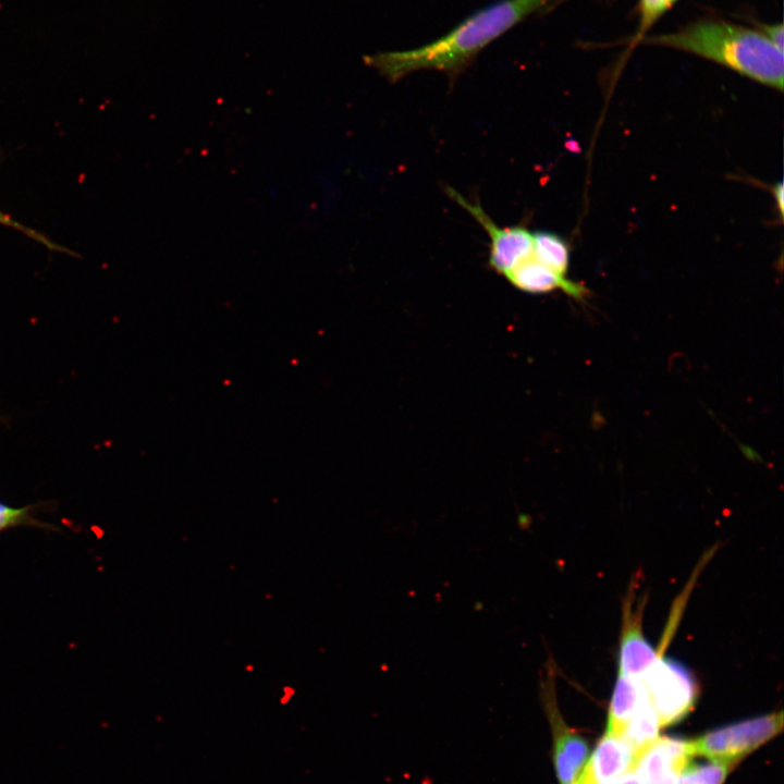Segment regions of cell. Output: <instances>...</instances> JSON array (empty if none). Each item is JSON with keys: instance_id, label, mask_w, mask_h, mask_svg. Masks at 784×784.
<instances>
[{"instance_id": "cell-15", "label": "cell", "mask_w": 784, "mask_h": 784, "mask_svg": "<svg viewBox=\"0 0 784 784\" xmlns=\"http://www.w3.org/2000/svg\"><path fill=\"white\" fill-rule=\"evenodd\" d=\"M30 506L15 507L0 502V531L34 523Z\"/></svg>"}, {"instance_id": "cell-19", "label": "cell", "mask_w": 784, "mask_h": 784, "mask_svg": "<svg viewBox=\"0 0 784 784\" xmlns=\"http://www.w3.org/2000/svg\"><path fill=\"white\" fill-rule=\"evenodd\" d=\"M609 784H644V783H642L641 779L639 777V775L637 774V772L634 769H632V770L623 773L622 775H620L618 777H616Z\"/></svg>"}, {"instance_id": "cell-4", "label": "cell", "mask_w": 784, "mask_h": 784, "mask_svg": "<svg viewBox=\"0 0 784 784\" xmlns=\"http://www.w3.org/2000/svg\"><path fill=\"white\" fill-rule=\"evenodd\" d=\"M660 726L681 721L695 706L697 682L681 662L661 654L639 679Z\"/></svg>"}, {"instance_id": "cell-16", "label": "cell", "mask_w": 784, "mask_h": 784, "mask_svg": "<svg viewBox=\"0 0 784 784\" xmlns=\"http://www.w3.org/2000/svg\"><path fill=\"white\" fill-rule=\"evenodd\" d=\"M672 0H640V23L638 37L652 25V23L671 5Z\"/></svg>"}, {"instance_id": "cell-11", "label": "cell", "mask_w": 784, "mask_h": 784, "mask_svg": "<svg viewBox=\"0 0 784 784\" xmlns=\"http://www.w3.org/2000/svg\"><path fill=\"white\" fill-rule=\"evenodd\" d=\"M646 698L644 686L639 679L617 673L609 707L605 733L622 737L628 721Z\"/></svg>"}, {"instance_id": "cell-18", "label": "cell", "mask_w": 784, "mask_h": 784, "mask_svg": "<svg viewBox=\"0 0 784 784\" xmlns=\"http://www.w3.org/2000/svg\"><path fill=\"white\" fill-rule=\"evenodd\" d=\"M771 44L783 50L784 30L782 24L760 25L759 30Z\"/></svg>"}, {"instance_id": "cell-2", "label": "cell", "mask_w": 784, "mask_h": 784, "mask_svg": "<svg viewBox=\"0 0 784 784\" xmlns=\"http://www.w3.org/2000/svg\"><path fill=\"white\" fill-rule=\"evenodd\" d=\"M650 44L688 51L775 89H783V50L759 30L723 21H701L676 33L648 37Z\"/></svg>"}, {"instance_id": "cell-17", "label": "cell", "mask_w": 784, "mask_h": 784, "mask_svg": "<svg viewBox=\"0 0 784 784\" xmlns=\"http://www.w3.org/2000/svg\"><path fill=\"white\" fill-rule=\"evenodd\" d=\"M0 223L3 224V225H5V226L15 229V230L24 233L26 236L32 237L33 240L41 243L42 245H45V246H46L47 248H49V249L59 250V252L65 250V249H63L62 247H60L59 245L52 243V242H51L50 240H48L45 235L36 232L35 230H33V229H30V228L25 226L24 224H22V223H20L19 221L14 220L13 218H11L10 216L5 215V213L2 212L1 210H0Z\"/></svg>"}, {"instance_id": "cell-7", "label": "cell", "mask_w": 784, "mask_h": 784, "mask_svg": "<svg viewBox=\"0 0 784 784\" xmlns=\"http://www.w3.org/2000/svg\"><path fill=\"white\" fill-rule=\"evenodd\" d=\"M691 758L687 740L658 737L637 756L634 770L644 784H676Z\"/></svg>"}, {"instance_id": "cell-8", "label": "cell", "mask_w": 784, "mask_h": 784, "mask_svg": "<svg viewBox=\"0 0 784 784\" xmlns=\"http://www.w3.org/2000/svg\"><path fill=\"white\" fill-rule=\"evenodd\" d=\"M623 613L617 673L640 679L662 651L652 647L644 635L641 605L632 611V600L628 599Z\"/></svg>"}, {"instance_id": "cell-5", "label": "cell", "mask_w": 784, "mask_h": 784, "mask_svg": "<svg viewBox=\"0 0 784 784\" xmlns=\"http://www.w3.org/2000/svg\"><path fill=\"white\" fill-rule=\"evenodd\" d=\"M539 688L552 734V761L558 782L573 784L586 763L588 745L562 716L556 699L555 665L551 659L546 663V673L540 678Z\"/></svg>"}, {"instance_id": "cell-14", "label": "cell", "mask_w": 784, "mask_h": 784, "mask_svg": "<svg viewBox=\"0 0 784 784\" xmlns=\"http://www.w3.org/2000/svg\"><path fill=\"white\" fill-rule=\"evenodd\" d=\"M727 763L712 762L701 767H687L676 784H723L731 768Z\"/></svg>"}, {"instance_id": "cell-13", "label": "cell", "mask_w": 784, "mask_h": 784, "mask_svg": "<svg viewBox=\"0 0 784 784\" xmlns=\"http://www.w3.org/2000/svg\"><path fill=\"white\" fill-rule=\"evenodd\" d=\"M660 727L659 719L646 698L628 721L622 737L633 747L637 758L659 737Z\"/></svg>"}, {"instance_id": "cell-10", "label": "cell", "mask_w": 784, "mask_h": 784, "mask_svg": "<svg viewBox=\"0 0 784 784\" xmlns=\"http://www.w3.org/2000/svg\"><path fill=\"white\" fill-rule=\"evenodd\" d=\"M505 278L514 287L532 294L562 290L567 295L579 299L585 296L586 292L583 285L556 273L532 256L518 264Z\"/></svg>"}, {"instance_id": "cell-1", "label": "cell", "mask_w": 784, "mask_h": 784, "mask_svg": "<svg viewBox=\"0 0 784 784\" xmlns=\"http://www.w3.org/2000/svg\"><path fill=\"white\" fill-rule=\"evenodd\" d=\"M554 1L501 0L471 14L432 42L367 56L365 62L392 83L421 70L441 71L455 79L489 44Z\"/></svg>"}, {"instance_id": "cell-3", "label": "cell", "mask_w": 784, "mask_h": 784, "mask_svg": "<svg viewBox=\"0 0 784 784\" xmlns=\"http://www.w3.org/2000/svg\"><path fill=\"white\" fill-rule=\"evenodd\" d=\"M783 728V712L747 719L710 731L688 742L693 757L735 765L742 758L776 736Z\"/></svg>"}, {"instance_id": "cell-6", "label": "cell", "mask_w": 784, "mask_h": 784, "mask_svg": "<svg viewBox=\"0 0 784 784\" xmlns=\"http://www.w3.org/2000/svg\"><path fill=\"white\" fill-rule=\"evenodd\" d=\"M448 196L464 208L483 228L490 237L489 267L506 275L532 254V233L523 225L499 226L485 212L478 201L470 203L456 189L446 186Z\"/></svg>"}, {"instance_id": "cell-9", "label": "cell", "mask_w": 784, "mask_h": 784, "mask_svg": "<svg viewBox=\"0 0 784 784\" xmlns=\"http://www.w3.org/2000/svg\"><path fill=\"white\" fill-rule=\"evenodd\" d=\"M636 754L620 736L604 734L573 784H609L634 769Z\"/></svg>"}, {"instance_id": "cell-20", "label": "cell", "mask_w": 784, "mask_h": 784, "mask_svg": "<svg viewBox=\"0 0 784 784\" xmlns=\"http://www.w3.org/2000/svg\"><path fill=\"white\" fill-rule=\"evenodd\" d=\"M783 194H784L783 184H782V182H779L777 184H775L773 186V195H774V199L776 200V206H777V209H779L781 216L783 215Z\"/></svg>"}, {"instance_id": "cell-12", "label": "cell", "mask_w": 784, "mask_h": 784, "mask_svg": "<svg viewBox=\"0 0 784 784\" xmlns=\"http://www.w3.org/2000/svg\"><path fill=\"white\" fill-rule=\"evenodd\" d=\"M569 253V246L562 236L549 231L532 233L531 256L561 275L566 277Z\"/></svg>"}]
</instances>
